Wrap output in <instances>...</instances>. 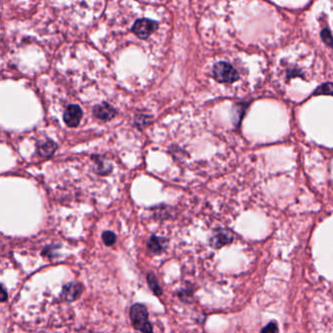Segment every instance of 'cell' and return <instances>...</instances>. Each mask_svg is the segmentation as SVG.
I'll return each mask as SVG.
<instances>
[{
  "instance_id": "30bf717a",
  "label": "cell",
  "mask_w": 333,
  "mask_h": 333,
  "mask_svg": "<svg viewBox=\"0 0 333 333\" xmlns=\"http://www.w3.org/2000/svg\"><path fill=\"white\" fill-rule=\"evenodd\" d=\"M148 283L150 285V288L152 289V291L156 295V296H159L162 294V289L160 288L159 286V283L157 282V279L156 277L153 274V273H150L148 275Z\"/></svg>"
},
{
  "instance_id": "5bb4252c",
  "label": "cell",
  "mask_w": 333,
  "mask_h": 333,
  "mask_svg": "<svg viewBox=\"0 0 333 333\" xmlns=\"http://www.w3.org/2000/svg\"><path fill=\"white\" fill-rule=\"evenodd\" d=\"M260 333H279V328L276 322L269 323Z\"/></svg>"
},
{
  "instance_id": "7c38bea8",
  "label": "cell",
  "mask_w": 333,
  "mask_h": 333,
  "mask_svg": "<svg viewBox=\"0 0 333 333\" xmlns=\"http://www.w3.org/2000/svg\"><path fill=\"white\" fill-rule=\"evenodd\" d=\"M102 237H103V240H104L105 244L108 245V246L113 245L114 242H115V240H116V235H115L112 231H105V232L103 233Z\"/></svg>"
},
{
  "instance_id": "3957f363",
  "label": "cell",
  "mask_w": 333,
  "mask_h": 333,
  "mask_svg": "<svg viewBox=\"0 0 333 333\" xmlns=\"http://www.w3.org/2000/svg\"><path fill=\"white\" fill-rule=\"evenodd\" d=\"M158 28V23L150 19H139L133 26L132 31L140 39H148Z\"/></svg>"
},
{
  "instance_id": "8fae6325",
  "label": "cell",
  "mask_w": 333,
  "mask_h": 333,
  "mask_svg": "<svg viewBox=\"0 0 333 333\" xmlns=\"http://www.w3.org/2000/svg\"><path fill=\"white\" fill-rule=\"evenodd\" d=\"M332 94H333V84L331 82L323 84L314 92V95H332Z\"/></svg>"
},
{
  "instance_id": "6da1fadb",
  "label": "cell",
  "mask_w": 333,
  "mask_h": 333,
  "mask_svg": "<svg viewBox=\"0 0 333 333\" xmlns=\"http://www.w3.org/2000/svg\"><path fill=\"white\" fill-rule=\"evenodd\" d=\"M129 316L135 330L143 333H154L149 320V312L145 305L134 304L130 309Z\"/></svg>"
},
{
  "instance_id": "ba28073f",
  "label": "cell",
  "mask_w": 333,
  "mask_h": 333,
  "mask_svg": "<svg viewBox=\"0 0 333 333\" xmlns=\"http://www.w3.org/2000/svg\"><path fill=\"white\" fill-rule=\"evenodd\" d=\"M81 290L82 288L78 283H70L64 286L62 296L68 301H74L79 297Z\"/></svg>"
},
{
  "instance_id": "9c48e42d",
  "label": "cell",
  "mask_w": 333,
  "mask_h": 333,
  "mask_svg": "<svg viewBox=\"0 0 333 333\" xmlns=\"http://www.w3.org/2000/svg\"><path fill=\"white\" fill-rule=\"evenodd\" d=\"M57 149V145L52 140L39 141L37 143V152L41 156H51Z\"/></svg>"
},
{
  "instance_id": "8992f818",
  "label": "cell",
  "mask_w": 333,
  "mask_h": 333,
  "mask_svg": "<svg viewBox=\"0 0 333 333\" xmlns=\"http://www.w3.org/2000/svg\"><path fill=\"white\" fill-rule=\"evenodd\" d=\"M167 239L164 237L152 235L148 241V248L154 254H161L167 247Z\"/></svg>"
},
{
  "instance_id": "277c9868",
  "label": "cell",
  "mask_w": 333,
  "mask_h": 333,
  "mask_svg": "<svg viewBox=\"0 0 333 333\" xmlns=\"http://www.w3.org/2000/svg\"><path fill=\"white\" fill-rule=\"evenodd\" d=\"M82 117V111L77 105H70L64 113V120L70 127H77L79 125Z\"/></svg>"
},
{
  "instance_id": "4fadbf2b",
  "label": "cell",
  "mask_w": 333,
  "mask_h": 333,
  "mask_svg": "<svg viewBox=\"0 0 333 333\" xmlns=\"http://www.w3.org/2000/svg\"><path fill=\"white\" fill-rule=\"evenodd\" d=\"M321 37L323 39V41L330 47H332L333 45V36H332V32L329 28H324L321 32Z\"/></svg>"
},
{
  "instance_id": "9a60e30c",
  "label": "cell",
  "mask_w": 333,
  "mask_h": 333,
  "mask_svg": "<svg viewBox=\"0 0 333 333\" xmlns=\"http://www.w3.org/2000/svg\"><path fill=\"white\" fill-rule=\"evenodd\" d=\"M8 298V295H7V292L6 290L4 289L3 286L0 285V302H4L6 301Z\"/></svg>"
},
{
  "instance_id": "5b68a950",
  "label": "cell",
  "mask_w": 333,
  "mask_h": 333,
  "mask_svg": "<svg viewBox=\"0 0 333 333\" xmlns=\"http://www.w3.org/2000/svg\"><path fill=\"white\" fill-rule=\"evenodd\" d=\"M233 240L232 233L228 230H217L209 240V244L214 248H221Z\"/></svg>"
},
{
  "instance_id": "7a4b0ae2",
  "label": "cell",
  "mask_w": 333,
  "mask_h": 333,
  "mask_svg": "<svg viewBox=\"0 0 333 333\" xmlns=\"http://www.w3.org/2000/svg\"><path fill=\"white\" fill-rule=\"evenodd\" d=\"M213 77L220 83H233L239 78L237 71L227 62H219L213 67Z\"/></svg>"
},
{
  "instance_id": "52a82bcc",
  "label": "cell",
  "mask_w": 333,
  "mask_h": 333,
  "mask_svg": "<svg viewBox=\"0 0 333 333\" xmlns=\"http://www.w3.org/2000/svg\"><path fill=\"white\" fill-rule=\"evenodd\" d=\"M93 114L95 117L103 120V121H108L111 120V118L114 116L115 111L108 103H102L100 105H97L94 110Z\"/></svg>"
}]
</instances>
